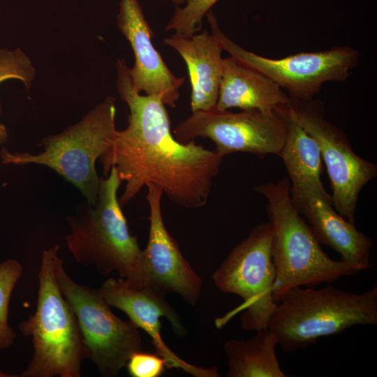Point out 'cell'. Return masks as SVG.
Segmentation results:
<instances>
[{
  "mask_svg": "<svg viewBox=\"0 0 377 377\" xmlns=\"http://www.w3.org/2000/svg\"><path fill=\"white\" fill-rule=\"evenodd\" d=\"M206 15L211 33L223 50L271 79L288 92L293 101H311L325 83L346 81L358 62L357 51L348 46L300 52L279 59L260 56L227 37L211 10Z\"/></svg>",
  "mask_w": 377,
  "mask_h": 377,
  "instance_id": "8",
  "label": "cell"
},
{
  "mask_svg": "<svg viewBox=\"0 0 377 377\" xmlns=\"http://www.w3.org/2000/svg\"><path fill=\"white\" fill-rule=\"evenodd\" d=\"M184 59L191 86L192 112L216 108L223 71V51L216 37L207 31L191 36L173 34L163 40Z\"/></svg>",
  "mask_w": 377,
  "mask_h": 377,
  "instance_id": "16",
  "label": "cell"
},
{
  "mask_svg": "<svg viewBox=\"0 0 377 377\" xmlns=\"http://www.w3.org/2000/svg\"><path fill=\"white\" fill-rule=\"evenodd\" d=\"M171 1L177 5H180L185 2V0H171Z\"/></svg>",
  "mask_w": 377,
  "mask_h": 377,
  "instance_id": "24",
  "label": "cell"
},
{
  "mask_svg": "<svg viewBox=\"0 0 377 377\" xmlns=\"http://www.w3.org/2000/svg\"><path fill=\"white\" fill-rule=\"evenodd\" d=\"M377 324V286L356 294L331 285L321 289L297 286L279 300L267 327L286 353L360 325Z\"/></svg>",
  "mask_w": 377,
  "mask_h": 377,
  "instance_id": "4",
  "label": "cell"
},
{
  "mask_svg": "<svg viewBox=\"0 0 377 377\" xmlns=\"http://www.w3.org/2000/svg\"><path fill=\"white\" fill-rule=\"evenodd\" d=\"M35 75L36 71L31 59L22 50L0 48V83L9 79H17L29 88ZM8 137L5 126L0 123V145L5 143Z\"/></svg>",
  "mask_w": 377,
  "mask_h": 377,
  "instance_id": "21",
  "label": "cell"
},
{
  "mask_svg": "<svg viewBox=\"0 0 377 377\" xmlns=\"http://www.w3.org/2000/svg\"><path fill=\"white\" fill-rule=\"evenodd\" d=\"M295 207L307 220L317 239L341 256V260L360 271L371 267L372 241L334 209L331 195L323 186L290 184Z\"/></svg>",
  "mask_w": 377,
  "mask_h": 377,
  "instance_id": "15",
  "label": "cell"
},
{
  "mask_svg": "<svg viewBox=\"0 0 377 377\" xmlns=\"http://www.w3.org/2000/svg\"><path fill=\"white\" fill-rule=\"evenodd\" d=\"M285 107L268 112H233L214 108L192 112L177 125L175 138L182 143L199 137L209 138L223 157L235 152H247L260 158L268 154L280 156L287 129Z\"/></svg>",
  "mask_w": 377,
  "mask_h": 377,
  "instance_id": "10",
  "label": "cell"
},
{
  "mask_svg": "<svg viewBox=\"0 0 377 377\" xmlns=\"http://www.w3.org/2000/svg\"><path fill=\"white\" fill-rule=\"evenodd\" d=\"M54 269L59 288L76 316L87 358L101 376H117L131 355L142 350L139 328L116 316L98 289L74 281L58 254Z\"/></svg>",
  "mask_w": 377,
  "mask_h": 377,
  "instance_id": "7",
  "label": "cell"
},
{
  "mask_svg": "<svg viewBox=\"0 0 377 377\" xmlns=\"http://www.w3.org/2000/svg\"><path fill=\"white\" fill-rule=\"evenodd\" d=\"M219 0H185L183 8L177 7L165 28L184 36H191L201 29L202 20Z\"/></svg>",
  "mask_w": 377,
  "mask_h": 377,
  "instance_id": "22",
  "label": "cell"
},
{
  "mask_svg": "<svg viewBox=\"0 0 377 377\" xmlns=\"http://www.w3.org/2000/svg\"><path fill=\"white\" fill-rule=\"evenodd\" d=\"M253 190L267 200L276 272L272 295L276 303L293 288L332 283L360 271L341 260L331 259L322 249L310 226L295 206L288 178L259 184Z\"/></svg>",
  "mask_w": 377,
  "mask_h": 377,
  "instance_id": "3",
  "label": "cell"
},
{
  "mask_svg": "<svg viewBox=\"0 0 377 377\" xmlns=\"http://www.w3.org/2000/svg\"><path fill=\"white\" fill-rule=\"evenodd\" d=\"M290 114L317 142L332 191L333 206L347 221L355 223L362 189L377 175V165L357 155L343 132L327 121L318 103L292 101Z\"/></svg>",
  "mask_w": 377,
  "mask_h": 377,
  "instance_id": "11",
  "label": "cell"
},
{
  "mask_svg": "<svg viewBox=\"0 0 377 377\" xmlns=\"http://www.w3.org/2000/svg\"><path fill=\"white\" fill-rule=\"evenodd\" d=\"M121 183L116 169L111 168L101 178L96 203L81 205L68 216L71 232L66 241L78 263L94 266L103 276L116 271L129 288L140 290L146 286L142 250L129 232L117 198Z\"/></svg>",
  "mask_w": 377,
  "mask_h": 377,
  "instance_id": "2",
  "label": "cell"
},
{
  "mask_svg": "<svg viewBox=\"0 0 377 377\" xmlns=\"http://www.w3.org/2000/svg\"><path fill=\"white\" fill-rule=\"evenodd\" d=\"M117 24L134 54V65L128 73L135 89L175 107L185 77H176L154 46L153 32L138 0H120Z\"/></svg>",
  "mask_w": 377,
  "mask_h": 377,
  "instance_id": "14",
  "label": "cell"
},
{
  "mask_svg": "<svg viewBox=\"0 0 377 377\" xmlns=\"http://www.w3.org/2000/svg\"><path fill=\"white\" fill-rule=\"evenodd\" d=\"M292 99L277 84L260 72L230 57L223 59V71L216 108L274 111Z\"/></svg>",
  "mask_w": 377,
  "mask_h": 377,
  "instance_id": "17",
  "label": "cell"
},
{
  "mask_svg": "<svg viewBox=\"0 0 377 377\" xmlns=\"http://www.w3.org/2000/svg\"><path fill=\"white\" fill-rule=\"evenodd\" d=\"M22 274L21 264L9 259L0 263V349L14 343L16 333L8 325V306L11 293Z\"/></svg>",
  "mask_w": 377,
  "mask_h": 377,
  "instance_id": "20",
  "label": "cell"
},
{
  "mask_svg": "<svg viewBox=\"0 0 377 377\" xmlns=\"http://www.w3.org/2000/svg\"><path fill=\"white\" fill-rule=\"evenodd\" d=\"M59 245L42 253L34 315L19 323L31 337L34 355L22 377H80L87 353L76 316L58 285L54 260Z\"/></svg>",
  "mask_w": 377,
  "mask_h": 377,
  "instance_id": "5",
  "label": "cell"
},
{
  "mask_svg": "<svg viewBox=\"0 0 377 377\" xmlns=\"http://www.w3.org/2000/svg\"><path fill=\"white\" fill-rule=\"evenodd\" d=\"M248 340L230 339L224 344L228 377H286L276 355L277 340L267 328Z\"/></svg>",
  "mask_w": 377,
  "mask_h": 377,
  "instance_id": "18",
  "label": "cell"
},
{
  "mask_svg": "<svg viewBox=\"0 0 377 377\" xmlns=\"http://www.w3.org/2000/svg\"><path fill=\"white\" fill-rule=\"evenodd\" d=\"M126 367L128 373L133 377H158L163 374L167 363L157 353L141 350L131 355Z\"/></svg>",
  "mask_w": 377,
  "mask_h": 377,
  "instance_id": "23",
  "label": "cell"
},
{
  "mask_svg": "<svg viewBox=\"0 0 377 377\" xmlns=\"http://www.w3.org/2000/svg\"><path fill=\"white\" fill-rule=\"evenodd\" d=\"M128 68L124 59L117 60V88L129 108L128 125L117 130L112 146L98 159L105 176L114 168L125 182L121 206L148 184L182 207L205 205L223 157L194 140L179 142L172 135L165 105L158 96L137 91Z\"/></svg>",
  "mask_w": 377,
  "mask_h": 377,
  "instance_id": "1",
  "label": "cell"
},
{
  "mask_svg": "<svg viewBox=\"0 0 377 377\" xmlns=\"http://www.w3.org/2000/svg\"><path fill=\"white\" fill-rule=\"evenodd\" d=\"M286 105V135L280 157L290 184L322 186V157L319 146L289 112Z\"/></svg>",
  "mask_w": 377,
  "mask_h": 377,
  "instance_id": "19",
  "label": "cell"
},
{
  "mask_svg": "<svg viewBox=\"0 0 377 377\" xmlns=\"http://www.w3.org/2000/svg\"><path fill=\"white\" fill-rule=\"evenodd\" d=\"M271 244L269 221L258 224L232 249L212 275L221 291L243 300L241 323L246 331L266 328L277 305L272 295L276 272Z\"/></svg>",
  "mask_w": 377,
  "mask_h": 377,
  "instance_id": "9",
  "label": "cell"
},
{
  "mask_svg": "<svg viewBox=\"0 0 377 377\" xmlns=\"http://www.w3.org/2000/svg\"><path fill=\"white\" fill-rule=\"evenodd\" d=\"M98 290L110 306L122 311L137 327L150 337L156 353L165 360L168 368L182 369L198 377L219 376L217 368L203 369L188 364L167 346L161 334V317L168 320L178 336H184L186 330L177 312L165 300V295L149 286L132 289L122 278H109Z\"/></svg>",
  "mask_w": 377,
  "mask_h": 377,
  "instance_id": "13",
  "label": "cell"
},
{
  "mask_svg": "<svg viewBox=\"0 0 377 377\" xmlns=\"http://www.w3.org/2000/svg\"><path fill=\"white\" fill-rule=\"evenodd\" d=\"M146 186L150 213L148 242L142 250L146 286L163 295L177 293L194 306L201 293L202 280L165 228L161 211L163 191L154 184Z\"/></svg>",
  "mask_w": 377,
  "mask_h": 377,
  "instance_id": "12",
  "label": "cell"
},
{
  "mask_svg": "<svg viewBox=\"0 0 377 377\" xmlns=\"http://www.w3.org/2000/svg\"><path fill=\"white\" fill-rule=\"evenodd\" d=\"M115 101L107 96L75 124L43 138V151L39 154L11 153L3 147L1 163L48 167L76 186L88 203L94 205L101 184L96 162L112 146L117 131Z\"/></svg>",
  "mask_w": 377,
  "mask_h": 377,
  "instance_id": "6",
  "label": "cell"
}]
</instances>
